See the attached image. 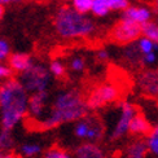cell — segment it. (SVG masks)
<instances>
[{
    "label": "cell",
    "mask_w": 158,
    "mask_h": 158,
    "mask_svg": "<svg viewBox=\"0 0 158 158\" xmlns=\"http://www.w3.org/2000/svg\"><path fill=\"white\" fill-rule=\"evenodd\" d=\"M119 88L113 83H102L98 84L92 89L88 96L85 97L88 110H98L105 108L106 105L115 102L119 98Z\"/></svg>",
    "instance_id": "6"
},
{
    "label": "cell",
    "mask_w": 158,
    "mask_h": 158,
    "mask_svg": "<svg viewBox=\"0 0 158 158\" xmlns=\"http://www.w3.org/2000/svg\"><path fill=\"white\" fill-rule=\"evenodd\" d=\"M42 158H74V156L61 147H51L44 152Z\"/></svg>",
    "instance_id": "19"
},
{
    "label": "cell",
    "mask_w": 158,
    "mask_h": 158,
    "mask_svg": "<svg viewBox=\"0 0 158 158\" xmlns=\"http://www.w3.org/2000/svg\"><path fill=\"white\" fill-rule=\"evenodd\" d=\"M15 147V137L12 135V131L2 130L0 131V150H10Z\"/></svg>",
    "instance_id": "22"
},
{
    "label": "cell",
    "mask_w": 158,
    "mask_h": 158,
    "mask_svg": "<svg viewBox=\"0 0 158 158\" xmlns=\"http://www.w3.org/2000/svg\"><path fill=\"white\" fill-rule=\"evenodd\" d=\"M139 88L148 96L158 97V70H145L137 78Z\"/></svg>",
    "instance_id": "11"
},
{
    "label": "cell",
    "mask_w": 158,
    "mask_h": 158,
    "mask_svg": "<svg viewBox=\"0 0 158 158\" xmlns=\"http://www.w3.org/2000/svg\"><path fill=\"white\" fill-rule=\"evenodd\" d=\"M2 158H15V157H13L12 154H5V156H3Z\"/></svg>",
    "instance_id": "34"
},
{
    "label": "cell",
    "mask_w": 158,
    "mask_h": 158,
    "mask_svg": "<svg viewBox=\"0 0 158 158\" xmlns=\"http://www.w3.org/2000/svg\"><path fill=\"white\" fill-rule=\"evenodd\" d=\"M97 58L100 61H108L109 60V52L105 49H100L97 52Z\"/></svg>",
    "instance_id": "30"
},
{
    "label": "cell",
    "mask_w": 158,
    "mask_h": 158,
    "mask_svg": "<svg viewBox=\"0 0 158 158\" xmlns=\"http://www.w3.org/2000/svg\"><path fill=\"white\" fill-rule=\"evenodd\" d=\"M150 131H152V126H150L149 121L143 114L137 113L134 117V119L131 121L130 134L140 139V137H143V136H148L150 134Z\"/></svg>",
    "instance_id": "13"
},
{
    "label": "cell",
    "mask_w": 158,
    "mask_h": 158,
    "mask_svg": "<svg viewBox=\"0 0 158 158\" xmlns=\"http://www.w3.org/2000/svg\"><path fill=\"white\" fill-rule=\"evenodd\" d=\"M29 94L17 79H8L0 88L2 130L12 131L27 114Z\"/></svg>",
    "instance_id": "2"
},
{
    "label": "cell",
    "mask_w": 158,
    "mask_h": 158,
    "mask_svg": "<svg viewBox=\"0 0 158 158\" xmlns=\"http://www.w3.org/2000/svg\"><path fill=\"white\" fill-rule=\"evenodd\" d=\"M48 100H49L48 91L30 95L27 114L32 121H35L38 123L45 117V114L48 111Z\"/></svg>",
    "instance_id": "9"
},
{
    "label": "cell",
    "mask_w": 158,
    "mask_h": 158,
    "mask_svg": "<svg viewBox=\"0 0 158 158\" xmlns=\"http://www.w3.org/2000/svg\"><path fill=\"white\" fill-rule=\"evenodd\" d=\"M88 106L85 97L78 89H64L53 97L45 117L38 122V128L52 130L61 124L78 122L87 115Z\"/></svg>",
    "instance_id": "1"
},
{
    "label": "cell",
    "mask_w": 158,
    "mask_h": 158,
    "mask_svg": "<svg viewBox=\"0 0 158 158\" xmlns=\"http://www.w3.org/2000/svg\"><path fill=\"white\" fill-rule=\"evenodd\" d=\"M121 19L143 26L147 22L152 21V10L144 5H132V6L130 5L126 10L122 12Z\"/></svg>",
    "instance_id": "10"
},
{
    "label": "cell",
    "mask_w": 158,
    "mask_h": 158,
    "mask_svg": "<svg viewBox=\"0 0 158 158\" xmlns=\"http://www.w3.org/2000/svg\"><path fill=\"white\" fill-rule=\"evenodd\" d=\"M110 12L109 5L106 0H94L92 3V9L91 13L96 17H105L108 16V13Z\"/></svg>",
    "instance_id": "21"
},
{
    "label": "cell",
    "mask_w": 158,
    "mask_h": 158,
    "mask_svg": "<svg viewBox=\"0 0 158 158\" xmlns=\"http://www.w3.org/2000/svg\"><path fill=\"white\" fill-rule=\"evenodd\" d=\"M19 82L23 85L27 94H39V92L48 91L51 84L49 69L45 68L40 62H34L29 70L19 77Z\"/></svg>",
    "instance_id": "4"
},
{
    "label": "cell",
    "mask_w": 158,
    "mask_h": 158,
    "mask_svg": "<svg viewBox=\"0 0 158 158\" xmlns=\"http://www.w3.org/2000/svg\"><path fill=\"white\" fill-rule=\"evenodd\" d=\"M8 60H9L10 70L16 71V73H19V74H22L26 70H29L31 68V65L34 64L32 62V58L27 53H21V52L12 53Z\"/></svg>",
    "instance_id": "14"
},
{
    "label": "cell",
    "mask_w": 158,
    "mask_h": 158,
    "mask_svg": "<svg viewBox=\"0 0 158 158\" xmlns=\"http://www.w3.org/2000/svg\"><path fill=\"white\" fill-rule=\"evenodd\" d=\"M141 35L148 38L154 44L158 45V23L156 21H149L141 26Z\"/></svg>",
    "instance_id": "16"
},
{
    "label": "cell",
    "mask_w": 158,
    "mask_h": 158,
    "mask_svg": "<svg viewBox=\"0 0 158 158\" xmlns=\"http://www.w3.org/2000/svg\"><path fill=\"white\" fill-rule=\"evenodd\" d=\"M21 154L26 158H34L42 153V145H39L36 143H26L19 148Z\"/></svg>",
    "instance_id": "20"
},
{
    "label": "cell",
    "mask_w": 158,
    "mask_h": 158,
    "mask_svg": "<svg viewBox=\"0 0 158 158\" xmlns=\"http://www.w3.org/2000/svg\"><path fill=\"white\" fill-rule=\"evenodd\" d=\"M3 156H4V154H3V152H2V150H0V158H2Z\"/></svg>",
    "instance_id": "35"
},
{
    "label": "cell",
    "mask_w": 158,
    "mask_h": 158,
    "mask_svg": "<svg viewBox=\"0 0 158 158\" xmlns=\"http://www.w3.org/2000/svg\"><path fill=\"white\" fill-rule=\"evenodd\" d=\"M34 2H39V0H34Z\"/></svg>",
    "instance_id": "38"
},
{
    "label": "cell",
    "mask_w": 158,
    "mask_h": 158,
    "mask_svg": "<svg viewBox=\"0 0 158 158\" xmlns=\"http://www.w3.org/2000/svg\"><path fill=\"white\" fill-rule=\"evenodd\" d=\"M106 2H108L110 12L111 10L124 12L130 6V2H128V0H106Z\"/></svg>",
    "instance_id": "25"
},
{
    "label": "cell",
    "mask_w": 158,
    "mask_h": 158,
    "mask_svg": "<svg viewBox=\"0 0 158 158\" xmlns=\"http://www.w3.org/2000/svg\"><path fill=\"white\" fill-rule=\"evenodd\" d=\"M110 36L119 44H131L141 36V26L121 19L110 30Z\"/></svg>",
    "instance_id": "8"
},
{
    "label": "cell",
    "mask_w": 158,
    "mask_h": 158,
    "mask_svg": "<svg viewBox=\"0 0 158 158\" xmlns=\"http://www.w3.org/2000/svg\"><path fill=\"white\" fill-rule=\"evenodd\" d=\"M22 0H0V5H8V4H12V3H21Z\"/></svg>",
    "instance_id": "31"
},
{
    "label": "cell",
    "mask_w": 158,
    "mask_h": 158,
    "mask_svg": "<svg viewBox=\"0 0 158 158\" xmlns=\"http://www.w3.org/2000/svg\"><path fill=\"white\" fill-rule=\"evenodd\" d=\"M55 30L62 39H81L91 36L96 25L87 15L77 12L71 6H61L55 15Z\"/></svg>",
    "instance_id": "3"
},
{
    "label": "cell",
    "mask_w": 158,
    "mask_h": 158,
    "mask_svg": "<svg viewBox=\"0 0 158 158\" xmlns=\"http://www.w3.org/2000/svg\"><path fill=\"white\" fill-rule=\"evenodd\" d=\"M94 0H71V8L82 15H87L92 9Z\"/></svg>",
    "instance_id": "23"
},
{
    "label": "cell",
    "mask_w": 158,
    "mask_h": 158,
    "mask_svg": "<svg viewBox=\"0 0 158 158\" xmlns=\"http://www.w3.org/2000/svg\"><path fill=\"white\" fill-rule=\"evenodd\" d=\"M10 57V45L5 39H0V62Z\"/></svg>",
    "instance_id": "26"
},
{
    "label": "cell",
    "mask_w": 158,
    "mask_h": 158,
    "mask_svg": "<svg viewBox=\"0 0 158 158\" xmlns=\"http://www.w3.org/2000/svg\"><path fill=\"white\" fill-rule=\"evenodd\" d=\"M149 154L147 141L143 139H135L131 141L126 150H124V157L126 158H147Z\"/></svg>",
    "instance_id": "15"
},
{
    "label": "cell",
    "mask_w": 158,
    "mask_h": 158,
    "mask_svg": "<svg viewBox=\"0 0 158 158\" xmlns=\"http://www.w3.org/2000/svg\"><path fill=\"white\" fill-rule=\"evenodd\" d=\"M157 61V55L156 52H153V53H148V55H144L143 58H141V62L144 65H147V66H152V65H154Z\"/></svg>",
    "instance_id": "28"
},
{
    "label": "cell",
    "mask_w": 158,
    "mask_h": 158,
    "mask_svg": "<svg viewBox=\"0 0 158 158\" xmlns=\"http://www.w3.org/2000/svg\"><path fill=\"white\" fill-rule=\"evenodd\" d=\"M147 145L150 154H153L156 158H158V124L152 128L150 134L147 136Z\"/></svg>",
    "instance_id": "18"
},
{
    "label": "cell",
    "mask_w": 158,
    "mask_h": 158,
    "mask_svg": "<svg viewBox=\"0 0 158 158\" xmlns=\"http://www.w3.org/2000/svg\"><path fill=\"white\" fill-rule=\"evenodd\" d=\"M62 2H71V0H62Z\"/></svg>",
    "instance_id": "36"
},
{
    "label": "cell",
    "mask_w": 158,
    "mask_h": 158,
    "mask_svg": "<svg viewBox=\"0 0 158 158\" xmlns=\"http://www.w3.org/2000/svg\"><path fill=\"white\" fill-rule=\"evenodd\" d=\"M48 69H49L51 75H53L56 78H62L65 75V71H66V69H65V65L60 60H53L49 64Z\"/></svg>",
    "instance_id": "24"
},
{
    "label": "cell",
    "mask_w": 158,
    "mask_h": 158,
    "mask_svg": "<svg viewBox=\"0 0 158 158\" xmlns=\"http://www.w3.org/2000/svg\"><path fill=\"white\" fill-rule=\"evenodd\" d=\"M74 158H106L105 150L97 143H82L74 150Z\"/></svg>",
    "instance_id": "12"
},
{
    "label": "cell",
    "mask_w": 158,
    "mask_h": 158,
    "mask_svg": "<svg viewBox=\"0 0 158 158\" xmlns=\"http://www.w3.org/2000/svg\"><path fill=\"white\" fill-rule=\"evenodd\" d=\"M10 75H12V70L9 66H5L4 64L0 62V81L2 79H10Z\"/></svg>",
    "instance_id": "29"
},
{
    "label": "cell",
    "mask_w": 158,
    "mask_h": 158,
    "mask_svg": "<svg viewBox=\"0 0 158 158\" xmlns=\"http://www.w3.org/2000/svg\"><path fill=\"white\" fill-rule=\"evenodd\" d=\"M3 16H4V6H3V5H0V21H2Z\"/></svg>",
    "instance_id": "32"
},
{
    "label": "cell",
    "mask_w": 158,
    "mask_h": 158,
    "mask_svg": "<svg viewBox=\"0 0 158 158\" xmlns=\"http://www.w3.org/2000/svg\"><path fill=\"white\" fill-rule=\"evenodd\" d=\"M136 43V47L137 49L140 51V53L144 56V55H148V53H153V52H156L158 49V45L154 44L152 40H149L148 38L145 36H140L137 40L135 42Z\"/></svg>",
    "instance_id": "17"
},
{
    "label": "cell",
    "mask_w": 158,
    "mask_h": 158,
    "mask_svg": "<svg viewBox=\"0 0 158 158\" xmlns=\"http://www.w3.org/2000/svg\"><path fill=\"white\" fill-rule=\"evenodd\" d=\"M156 22H157V23H158V17H157V19H156Z\"/></svg>",
    "instance_id": "37"
},
{
    "label": "cell",
    "mask_w": 158,
    "mask_h": 158,
    "mask_svg": "<svg viewBox=\"0 0 158 158\" xmlns=\"http://www.w3.org/2000/svg\"><path fill=\"white\" fill-rule=\"evenodd\" d=\"M153 5H154V9L158 12V0H153Z\"/></svg>",
    "instance_id": "33"
},
{
    "label": "cell",
    "mask_w": 158,
    "mask_h": 158,
    "mask_svg": "<svg viewBox=\"0 0 158 158\" xmlns=\"http://www.w3.org/2000/svg\"><path fill=\"white\" fill-rule=\"evenodd\" d=\"M70 68L73 71H77V73H81V71L84 70L85 68V62L82 57H79V56H75L71 58V61H70Z\"/></svg>",
    "instance_id": "27"
},
{
    "label": "cell",
    "mask_w": 158,
    "mask_h": 158,
    "mask_svg": "<svg viewBox=\"0 0 158 158\" xmlns=\"http://www.w3.org/2000/svg\"><path fill=\"white\" fill-rule=\"evenodd\" d=\"M0 88H2V84H0Z\"/></svg>",
    "instance_id": "39"
},
{
    "label": "cell",
    "mask_w": 158,
    "mask_h": 158,
    "mask_svg": "<svg viewBox=\"0 0 158 158\" xmlns=\"http://www.w3.org/2000/svg\"><path fill=\"white\" fill-rule=\"evenodd\" d=\"M136 114H137V110L132 102H130V101L121 102L119 115H118L117 121L114 123V127L110 132V139L113 141L121 140L122 137H124L127 134H130V124Z\"/></svg>",
    "instance_id": "7"
},
{
    "label": "cell",
    "mask_w": 158,
    "mask_h": 158,
    "mask_svg": "<svg viewBox=\"0 0 158 158\" xmlns=\"http://www.w3.org/2000/svg\"><path fill=\"white\" fill-rule=\"evenodd\" d=\"M105 132L104 124L94 115H85L74 123L73 134L83 143H97L102 139Z\"/></svg>",
    "instance_id": "5"
}]
</instances>
